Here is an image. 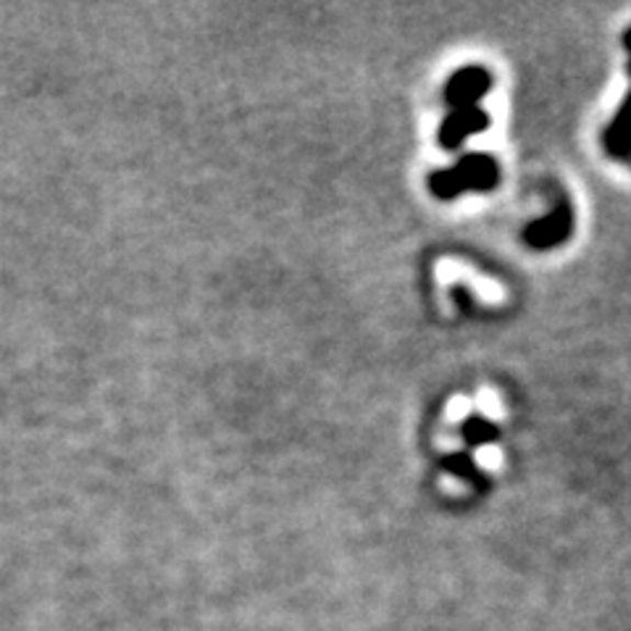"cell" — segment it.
<instances>
[{
    "label": "cell",
    "mask_w": 631,
    "mask_h": 631,
    "mask_svg": "<svg viewBox=\"0 0 631 631\" xmlns=\"http://www.w3.org/2000/svg\"><path fill=\"white\" fill-rule=\"evenodd\" d=\"M489 129V114L480 105L474 109L453 111V114L444 116L440 126V145L444 150H458L469 137L482 135Z\"/></svg>",
    "instance_id": "3957f363"
},
{
    "label": "cell",
    "mask_w": 631,
    "mask_h": 631,
    "mask_svg": "<svg viewBox=\"0 0 631 631\" xmlns=\"http://www.w3.org/2000/svg\"><path fill=\"white\" fill-rule=\"evenodd\" d=\"M623 48L629 50V75H631V26L627 30V35H623Z\"/></svg>",
    "instance_id": "ba28073f"
},
{
    "label": "cell",
    "mask_w": 631,
    "mask_h": 631,
    "mask_svg": "<svg viewBox=\"0 0 631 631\" xmlns=\"http://www.w3.org/2000/svg\"><path fill=\"white\" fill-rule=\"evenodd\" d=\"M440 466L444 471H450V474L458 476V480H466L474 484L480 493H484V489H489V476L484 474V471L480 469V463L474 461V455L471 453H450V455H444L442 461H440Z\"/></svg>",
    "instance_id": "5b68a950"
},
{
    "label": "cell",
    "mask_w": 631,
    "mask_h": 631,
    "mask_svg": "<svg viewBox=\"0 0 631 631\" xmlns=\"http://www.w3.org/2000/svg\"><path fill=\"white\" fill-rule=\"evenodd\" d=\"M461 437L469 448H484V444H493L497 437H500V429H497L487 416L471 414L466 421L461 424Z\"/></svg>",
    "instance_id": "8992f818"
},
{
    "label": "cell",
    "mask_w": 631,
    "mask_h": 631,
    "mask_svg": "<svg viewBox=\"0 0 631 631\" xmlns=\"http://www.w3.org/2000/svg\"><path fill=\"white\" fill-rule=\"evenodd\" d=\"M489 90H493V75L484 66H466L450 77L448 88H444V101L453 105V111L474 109Z\"/></svg>",
    "instance_id": "6da1fadb"
},
{
    "label": "cell",
    "mask_w": 631,
    "mask_h": 631,
    "mask_svg": "<svg viewBox=\"0 0 631 631\" xmlns=\"http://www.w3.org/2000/svg\"><path fill=\"white\" fill-rule=\"evenodd\" d=\"M455 174L461 177L463 190L474 192H489L500 182V166L487 153H466L455 166Z\"/></svg>",
    "instance_id": "277c9868"
},
{
    "label": "cell",
    "mask_w": 631,
    "mask_h": 631,
    "mask_svg": "<svg viewBox=\"0 0 631 631\" xmlns=\"http://www.w3.org/2000/svg\"><path fill=\"white\" fill-rule=\"evenodd\" d=\"M571 232H574V211H571L568 203H557L555 211L537 218L523 229V240L534 250H550L566 243Z\"/></svg>",
    "instance_id": "7a4b0ae2"
},
{
    "label": "cell",
    "mask_w": 631,
    "mask_h": 631,
    "mask_svg": "<svg viewBox=\"0 0 631 631\" xmlns=\"http://www.w3.org/2000/svg\"><path fill=\"white\" fill-rule=\"evenodd\" d=\"M429 190H431V195L440 198V201H455L458 195L466 192L453 166H450V169H437L435 174L429 177Z\"/></svg>",
    "instance_id": "52a82bcc"
}]
</instances>
